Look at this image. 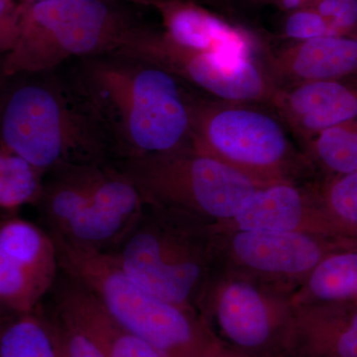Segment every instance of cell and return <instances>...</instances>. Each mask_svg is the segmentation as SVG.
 Returning a JSON list of instances; mask_svg holds the SVG:
<instances>
[{"label": "cell", "instance_id": "cell-1", "mask_svg": "<svg viewBox=\"0 0 357 357\" xmlns=\"http://www.w3.org/2000/svg\"><path fill=\"white\" fill-rule=\"evenodd\" d=\"M63 68L102 124L115 161L192 147L190 91L172 73L121 49Z\"/></svg>", "mask_w": 357, "mask_h": 357}, {"label": "cell", "instance_id": "cell-2", "mask_svg": "<svg viewBox=\"0 0 357 357\" xmlns=\"http://www.w3.org/2000/svg\"><path fill=\"white\" fill-rule=\"evenodd\" d=\"M0 146L43 176L63 166L115 161L102 124L63 67L4 77L0 84Z\"/></svg>", "mask_w": 357, "mask_h": 357}, {"label": "cell", "instance_id": "cell-3", "mask_svg": "<svg viewBox=\"0 0 357 357\" xmlns=\"http://www.w3.org/2000/svg\"><path fill=\"white\" fill-rule=\"evenodd\" d=\"M48 232L57 248L61 271L91 291L122 328L163 357H208L203 331L185 307L171 304L143 288L109 255Z\"/></svg>", "mask_w": 357, "mask_h": 357}, {"label": "cell", "instance_id": "cell-4", "mask_svg": "<svg viewBox=\"0 0 357 357\" xmlns=\"http://www.w3.org/2000/svg\"><path fill=\"white\" fill-rule=\"evenodd\" d=\"M138 25L112 0L26 1L4 77L50 72L77 59L119 50Z\"/></svg>", "mask_w": 357, "mask_h": 357}, {"label": "cell", "instance_id": "cell-5", "mask_svg": "<svg viewBox=\"0 0 357 357\" xmlns=\"http://www.w3.org/2000/svg\"><path fill=\"white\" fill-rule=\"evenodd\" d=\"M137 188L144 203L234 218L256 191L248 176L187 147L112 164Z\"/></svg>", "mask_w": 357, "mask_h": 357}, {"label": "cell", "instance_id": "cell-6", "mask_svg": "<svg viewBox=\"0 0 357 357\" xmlns=\"http://www.w3.org/2000/svg\"><path fill=\"white\" fill-rule=\"evenodd\" d=\"M192 148L250 178L275 170L286 158L289 141L277 119L245 103L213 100L190 91Z\"/></svg>", "mask_w": 357, "mask_h": 357}, {"label": "cell", "instance_id": "cell-7", "mask_svg": "<svg viewBox=\"0 0 357 357\" xmlns=\"http://www.w3.org/2000/svg\"><path fill=\"white\" fill-rule=\"evenodd\" d=\"M121 50L154 63L181 81L229 102H262L276 107L282 89L255 59L231 58L191 50L165 33L138 24Z\"/></svg>", "mask_w": 357, "mask_h": 357}, {"label": "cell", "instance_id": "cell-8", "mask_svg": "<svg viewBox=\"0 0 357 357\" xmlns=\"http://www.w3.org/2000/svg\"><path fill=\"white\" fill-rule=\"evenodd\" d=\"M187 238L166 225L158 206L144 203L128 236L107 255L143 288L185 307L202 275L201 263Z\"/></svg>", "mask_w": 357, "mask_h": 357}, {"label": "cell", "instance_id": "cell-9", "mask_svg": "<svg viewBox=\"0 0 357 357\" xmlns=\"http://www.w3.org/2000/svg\"><path fill=\"white\" fill-rule=\"evenodd\" d=\"M154 6L161 13L166 36L184 48L243 59H255L259 50L252 35L191 1L167 0Z\"/></svg>", "mask_w": 357, "mask_h": 357}, {"label": "cell", "instance_id": "cell-10", "mask_svg": "<svg viewBox=\"0 0 357 357\" xmlns=\"http://www.w3.org/2000/svg\"><path fill=\"white\" fill-rule=\"evenodd\" d=\"M272 77L296 83L342 81L357 73V39L328 35L268 55Z\"/></svg>", "mask_w": 357, "mask_h": 357}, {"label": "cell", "instance_id": "cell-11", "mask_svg": "<svg viewBox=\"0 0 357 357\" xmlns=\"http://www.w3.org/2000/svg\"><path fill=\"white\" fill-rule=\"evenodd\" d=\"M275 109L303 135H317L357 119V91L342 81L304 82L282 89Z\"/></svg>", "mask_w": 357, "mask_h": 357}, {"label": "cell", "instance_id": "cell-12", "mask_svg": "<svg viewBox=\"0 0 357 357\" xmlns=\"http://www.w3.org/2000/svg\"><path fill=\"white\" fill-rule=\"evenodd\" d=\"M138 218L121 197L100 187L93 188L83 211L60 231L70 243L98 252L110 253L128 236Z\"/></svg>", "mask_w": 357, "mask_h": 357}, {"label": "cell", "instance_id": "cell-13", "mask_svg": "<svg viewBox=\"0 0 357 357\" xmlns=\"http://www.w3.org/2000/svg\"><path fill=\"white\" fill-rule=\"evenodd\" d=\"M237 256L248 266L268 272L299 273L319 264L318 244L292 231H243L234 241Z\"/></svg>", "mask_w": 357, "mask_h": 357}, {"label": "cell", "instance_id": "cell-14", "mask_svg": "<svg viewBox=\"0 0 357 357\" xmlns=\"http://www.w3.org/2000/svg\"><path fill=\"white\" fill-rule=\"evenodd\" d=\"M102 166H63L45 174L36 204L48 230L60 231L84 210Z\"/></svg>", "mask_w": 357, "mask_h": 357}, {"label": "cell", "instance_id": "cell-15", "mask_svg": "<svg viewBox=\"0 0 357 357\" xmlns=\"http://www.w3.org/2000/svg\"><path fill=\"white\" fill-rule=\"evenodd\" d=\"M0 246L51 291L60 273L57 248L48 230L24 218H0Z\"/></svg>", "mask_w": 357, "mask_h": 357}, {"label": "cell", "instance_id": "cell-16", "mask_svg": "<svg viewBox=\"0 0 357 357\" xmlns=\"http://www.w3.org/2000/svg\"><path fill=\"white\" fill-rule=\"evenodd\" d=\"M47 296L48 303L43 301L42 307L57 333L63 357H109L98 333L70 295L62 274L58 275Z\"/></svg>", "mask_w": 357, "mask_h": 357}, {"label": "cell", "instance_id": "cell-17", "mask_svg": "<svg viewBox=\"0 0 357 357\" xmlns=\"http://www.w3.org/2000/svg\"><path fill=\"white\" fill-rule=\"evenodd\" d=\"M218 321L225 335L246 349L265 344L271 333L266 307L257 291L248 284H232L225 289L218 306Z\"/></svg>", "mask_w": 357, "mask_h": 357}, {"label": "cell", "instance_id": "cell-18", "mask_svg": "<svg viewBox=\"0 0 357 357\" xmlns=\"http://www.w3.org/2000/svg\"><path fill=\"white\" fill-rule=\"evenodd\" d=\"M303 201L300 192L285 184L256 190L236 213L244 231H291L300 225Z\"/></svg>", "mask_w": 357, "mask_h": 357}, {"label": "cell", "instance_id": "cell-19", "mask_svg": "<svg viewBox=\"0 0 357 357\" xmlns=\"http://www.w3.org/2000/svg\"><path fill=\"white\" fill-rule=\"evenodd\" d=\"M0 357H63L42 304L32 312L0 317Z\"/></svg>", "mask_w": 357, "mask_h": 357}, {"label": "cell", "instance_id": "cell-20", "mask_svg": "<svg viewBox=\"0 0 357 357\" xmlns=\"http://www.w3.org/2000/svg\"><path fill=\"white\" fill-rule=\"evenodd\" d=\"M68 287L102 340L109 357H163L151 345L115 323L98 298L72 277L68 279Z\"/></svg>", "mask_w": 357, "mask_h": 357}, {"label": "cell", "instance_id": "cell-21", "mask_svg": "<svg viewBox=\"0 0 357 357\" xmlns=\"http://www.w3.org/2000/svg\"><path fill=\"white\" fill-rule=\"evenodd\" d=\"M49 292L0 246V314L34 311Z\"/></svg>", "mask_w": 357, "mask_h": 357}, {"label": "cell", "instance_id": "cell-22", "mask_svg": "<svg viewBox=\"0 0 357 357\" xmlns=\"http://www.w3.org/2000/svg\"><path fill=\"white\" fill-rule=\"evenodd\" d=\"M43 175L18 155L0 146V211L13 213L36 204Z\"/></svg>", "mask_w": 357, "mask_h": 357}, {"label": "cell", "instance_id": "cell-23", "mask_svg": "<svg viewBox=\"0 0 357 357\" xmlns=\"http://www.w3.org/2000/svg\"><path fill=\"white\" fill-rule=\"evenodd\" d=\"M310 288L317 298L330 302L357 297V252L340 253L319 263Z\"/></svg>", "mask_w": 357, "mask_h": 357}, {"label": "cell", "instance_id": "cell-24", "mask_svg": "<svg viewBox=\"0 0 357 357\" xmlns=\"http://www.w3.org/2000/svg\"><path fill=\"white\" fill-rule=\"evenodd\" d=\"M314 149L321 163L333 172H357V121H352L317 134Z\"/></svg>", "mask_w": 357, "mask_h": 357}, {"label": "cell", "instance_id": "cell-25", "mask_svg": "<svg viewBox=\"0 0 357 357\" xmlns=\"http://www.w3.org/2000/svg\"><path fill=\"white\" fill-rule=\"evenodd\" d=\"M326 203L340 222L357 227V172L340 175L328 188Z\"/></svg>", "mask_w": 357, "mask_h": 357}, {"label": "cell", "instance_id": "cell-26", "mask_svg": "<svg viewBox=\"0 0 357 357\" xmlns=\"http://www.w3.org/2000/svg\"><path fill=\"white\" fill-rule=\"evenodd\" d=\"M285 34L289 38L307 41L319 37L333 35L328 21L316 9H304L289 16L285 23Z\"/></svg>", "mask_w": 357, "mask_h": 357}, {"label": "cell", "instance_id": "cell-27", "mask_svg": "<svg viewBox=\"0 0 357 357\" xmlns=\"http://www.w3.org/2000/svg\"><path fill=\"white\" fill-rule=\"evenodd\" d=\"M26 0H0V55H7L20 36Z\"/></svg>", "mask_w": 357, "mask_h": 357}, {"label": "cell", "instance_id": "cell-28", "mask_svg": "<svg viewBox=\"0 0 357 357\" xmlns=\"http://www.w3.org/2000/svg\"><path fill=\"white\" fill-rule=\"evenodd\" d=\"M328 332L325 347L330 357H357V311Z\"/></svg>", "mask_w": 357, "mask_h": 357}, {"label": "cell", "instance_id": "cell-29", "mask_svg": "<svg viewBox=\"0 0 357 357\" xmlns=\"http://www.w3.org/2000/svg\"><path fill=\"white\" fill-rule=\"evenodd\" d=\"M328 22L337 36L354 29L357 25V0H337L335 13Z\"/></svg>", "mask_w": 357, "mask_h": 357}, {"label": "cell", "instance_id": "cell-30", "mask_svg": "<svg viewBox=\"0 0 357 357\" xmlns=\"http://www.w3.org/2000/svg\"><path fill=\"white\" fill-rule=\"evenodd\" d=\"M306 0H281L282 6L286 9L299 8Z\"/></svg>", "mask_w": 357, "mask_h": 357}, {"label": "cell", "instance_id": "cell-31", "mask_svg": "<svg viewBox=\"0 0 357 357\" xmlns=\"http://www.w3.org/2000/svg\"><path fill=\"white\" fill-rule=\"evenodd\" d=\"M342 82L349 84L351 88L357 91V73L356 74L352 75L351 77H347V79H342Z\"/></svg>", "mask_w": 357, "mask_h": 357}, {"label": "cell", "instance_id": "cell-32", "mask_svg": "<svg viewBox=\"0 0 357 357\" xmlns=\"http://www.w3.org/2000/svg\"><path fill=\"white\" fill-rule=\"evenodd\" d=\"M26 1H44V0H26ZM119 1L132 2V3L145 4V6H152L151 0H119Z\"/></svg>", "mask_w": 357, "mask_h": 357}, {"label": "cell", "instance_id": "cell-33", "mask_svg": "<svg viewBox=\"0 0 357 357\" xmlns=\"http://www.w3.org/2000/svg\"><path fill=\"white\" fill-rule=\"evenodd\" d=\"M6 55H0V84L3 81L4 73H3V66H4V59H6Z\"/></svg>", "mask_w": 357, "mask_h": 357}, {"label": "cell", "instance_id": "cell-34", "mask_svg": "<svg viewBox=\"0 0 357 357\" xmlns=\"http://www.w3.org/2000/svg\"><path fill=\"white\" fill-rule=\"evenodd\" d=\"M161 1H167V0H151L152 6H155V4L158 3V2Z\"/></svg>", "mask_w": 357, "mask_h": 357}]
</instances>
